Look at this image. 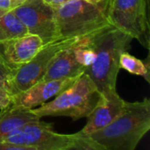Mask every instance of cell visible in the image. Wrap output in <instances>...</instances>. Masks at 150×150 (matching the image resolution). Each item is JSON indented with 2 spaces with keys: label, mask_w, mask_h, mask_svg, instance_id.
<instances>
[{
  "label": "cell",
  "mask_w": 150,
  "mask_h": 150,
  "mask_svg": "<svg viewBox=\"0 0 150 150\" xmlns=\"http://www.w3.org/2000/svg\"><path fill=\"white\" fill-rule=\"evenodd\" d=\"M12 0H0V11H8L11 10Z\"/></svg>",
  "instance_id": "obj_21"
},
{
  "label": "cell",
  "mask_w": 150,
  "mask_h": 150,
  "mask_svg": "<svg viewBox=\"0 0 150 150\" xmlns=\"http://www.w3.org/2000/svg\"><path fill=\"white\" fill-rule=\"evenodd\" d=\"M76 137V133H58L54 131L53 124L40 119L14 130L0 142L32 147L37 150H66L73 144Z\"/></svg>",
  "instance_id": "obj_7"
},
{
  "label": "cell",
  "mask_w": 150,
  "mask_h": 150,
  "mask_svg": "<svg viewBox=\"0 0 150 150\" xmlns=\"http://www.w3.org/2000/svg\"><path fill=\"white\" fill-rule=\"evenodd\" d=\"M12 10L28 34L40 37L44 44L59 38L55 11L43 0H26Z\"/></svg>",
  "instance_id": "obj_8"
},
{
  "label": "cell",
  "mask_w": 150,
  "mask_h": 150,
  "mask_svg": "<svg viewBox=\"0 0 150 150\" xmlns=\"http://www.w3.org/2000/svg\"><path fill=\"white\" fill-rule=\"evenodd\" d=\"M0 60H2V61H4V59H3V57H2V55H1V51H0ZM5 63V62H4Z\"/></svg>",
  "instance_id": "obj_24"
},
{
  "label": "cell",
  "mask_w": 150,
  "mask_h": 150,
  "mask_svg": "<svg viewBox=\"0 0 150 150\" xmlns=\"http://www.w3.org/2000/svg\"><path fill=\"white\" fill-rule=\"evenodd\" d=\"M43 45L40 37L26 34L1 43L0 51L5 64L13 70L31 60Z\"/></svg>",
  "instance_id": "obj_11"
},
{
  "label": "cell",
  "mask_w": 150,
  "mask_h": 150,
  "mask_svg": "<svg viewBox=\"0 0 150 150\" xmlns=\"http://www.w3.org/2000/svg\"><path fill=\"white\" fill-rule=\"evenodd\" d=\"M76 42L54 57L42 80L76 78L83 73L84 67L80 63L76 54Z\"/></svg>",
  "instance_id": "obj_12"
},
{
  "label": "cell",
  "mask_w": 150,
  "mask_h": 150,
  "mask_svg": "<svg viewBox=\"0 0 150 150\" xmlns=\"http://www.w3.org/2000/svg\"><path fill=\"white\" fill-rule=\"evenodd\" d=\"M12 104V95L5 84H0V111L4 110Z\"/></svg>",
  "instance_id": "obj_17"
},
{
  "label": "cell",
  "mask_w": 150,
  "mask_h": 150,
  "mask_svg": "<svg viewBox=\"0 0 150 150\" xmlns=\"http://www.w3.org/2000/svg\"><path fill=\"white\" fill-rule=\"evenodd\" d=\"M11 69L2 60H0V84H5Z\"/></svg>",
  "instance_id": "obj_19"
},
{
  "label": "cell",
  "mask_w": 150,
  "mask_h": 150,
  "mask_svg": "<svg viewBox=\"0 0 150 150\" xmlns=\"http://www.w3.org/2000/svg\"><path fill=\"white\" fill-rule=\"evenodd\" d=\"M0 150H37L32 147H26L18 144L0 142Z\"/></svg>",
  "instance_id": "obj_18"
},
{
  "label": "cell",
  "mask_w": 150,
  "mask_h": 150,
  "mask_svg": "<svg viewBox=\"0 0 150 150\" xmlns=\"http://www.w3.org/2000/svg\"><path fill=\"white\" fill-rule=\"evenodd\" d=\"M26 0H12V5H11V10L16 8L17 6L20 5L21 4H23L24 2H25Z\"/></svg>",
  "instance_id": "obj_22"
},
{
  "label": "cell",
  "mask_w": 150,
  "mask_h": 150,
  "mask_svg": "<svg viewBox=\"0 0 150 150\" xmlns=\"http://www.w3.org/2000/svg\"><path fill=\"white\" fill-rule=\"evenodd\" d=\"M150 129V100L126 102L122 112L108 126L89 135L109 150H135Z\"/></svg>",
  "instance_id": "obj_2"
},
{
  "label": "cell",
  "mask_w": 150,
  "mask_h": 150,
  "mask_svg": "<svg viewBox=\"0 0 150 150\" xmlns=\"http://www.w3.org/2000/svg\"><path fill=\"white\" fill-rule=\"evenodd\" d=\"M91 60L85 73L102 95L117 91L116 84L121 54L130 48L133 38L112 25L88 36Z\"/></svg>",
  "instance_id": "obj_1"
},
{
  "label": "cell",
  "mask_w": 150,
  "mask_h": 150,
  "mask_svg": "<svg viewBox=\"0 0 150 150\" xmlns=\"http://www.w3.org/2000/svg\"><path fill=\"white\" fill-rule=\"evenodd\" d=\"M126 101L123 100L117 91L102 95V98L91 113L84 127L76 133L80 136H89L99 131L112 123L123 111Z\"/></svg>",
  "instance_id": "obj_10"
},
{
  "label": "cell",
  "mask_w": 150,
  "mask_h": 150,
  "mask_svg": "<svg viewBox=\"0 0 150 150\" xmlns=\"http://www.w3.org/2000/svg\"><path fill=\"white\" fill-rule=\"evenodd\" d=\"M43 1L55 10V9L59 8L60 6H62V4H66L67 2H69L70 0H43Z\"/></svg>",
  "instance_id": "obj_20"
},
{
  "label": "cell",
  "mask_w": 150,
  "mask_h": 150,
  "mask_svg": "<svg viewBox=\"0 0 150 150\" xmlns=\"http://www.w3.org/2000/svg\"><path fill=\"white\" fill-rule=\"evenodd\" d=\"M40 118L32 109L11 105L0 112V140L20 126Z\"/></svg>",
  "instance_id": "obj_13"
},
{
  "label": "cell",
  "mask_w": 150,
  "mask_h": 150,
  "mask_svg": "<svg viewBox=\"0 0 150 150\" xmlns=\"http://www.w3.org/2000/svg\"><path fill=\"white\" fill-rule=\"evenodd\" d=\"M78 77L40 80L27 90L12 95L11 105L20 106L26 109H34L44 104L47 100L58 95L60 93L69 88Z\"/></svg>",
  "instance_id": "obj_9"
},
{
  "label": "cell",
  "mask_w": 150,
  "mask_h": 150,
  "mask_svg": "<svg viewBox=\"0 0 150 150\" xmlns=\"http://www.w3.org/2000/svg\"><path fill=\"white\" fill-rule=\"evenodd\" d=\"M120 67L128 72L143 77L147 82L150 83L149 74V59L142 61L139 58L131 55L128 51H125L120 57Z\"/></svg>",
  "instance_id": "obj_15"
},
{
  "label": "cell",
  "mask_w": 150,
  "mask_h": 150,
  "mask_svg": "<svg viewBox=\"0 0 150 150\" xmlns=\"http://www.w3.org/2000/svg\"><path fill=\"white\" fill-rule=\"evenodd\" d=\"M107 4L108 0L101 4L86 0H70L55 9L58 37L83 39L110 26Z\"/></svg>",
  "instance_id": "obj_3"
},
{
  "label": "cell",
  "mask_w": 150,
  "mask_h": 150,
  "mask_svg": "<svg viewBox=\"0 0 150 150\" xmlns=\"http://www.w3.org/2000/svg\"><path fill=\"white\" fill-rule=\"evenodd\" d=\"M149 0H108L107 19L117 29L136 39L147 50L150 46Z\"/></svg>",
  "instance_id": "obj_5"
},
{
  "label": "cell",
  "mask_w": 150,
  "mask_h": 150,
  "mask_svg": "<svg viewBox=\"0 0 150 150\" xmlns=\"http://www.w3.org/2000/svg\"><path fill=\"white\" fill-rule=\"evenodd\" d=\"M80 39H61L44 44L36 55L27 63L11 70L6 88L11 95H18L42 80L54 57Z\"/></svg>",
  "instance_id": "obj_6"
},
{
  "label": "cell",
  "mask_w": 150,
  "mask_h": 150,
  "mask_svg": "<svg viewBox=\"0 0 150 150\" xmlns=\"http://www.w3.org/2000/svg\"><path fill=\"white\" fill-rule=\"evenodd\" d=\"M66 150H109L102 144L98 143L89 136H80L76 133V137L73 144Z\"/></svg>",
  "instance_id": "obj_16"
},
{
  "label": "cell",
  "mask_w": 150,
  "mask_h": 150,
  "mask_svg": "<svg viewBox=\"0 0 150 150\" xmlns=\"http://www.w3.org/2000/svg\"><path fill=\"white\" fill-rule=\"evenodd\" d=\"M102 95L85 74H81L67 89L54 100L32 109L40 118L44 117H69L73 120L88 118L98 104Z\"/></svg>",
  "instance_id": "obj_4"
},
{
  "label": "cell",
  "mask_w": 150,
  "mask_h": 150,
  "mask_svg": "<svg viewBox=\"0 0 150 150\" xmlns=\"http://www.w3.org/2000/svg\"><path fill=\"white\" fill-rule=\"evenodd\" d=\"M86 1L91 2V3H94V4H101V3H103V2H105L106 0H86Z\"/></svg>",
  "instance_id": "obj_23"
},
{
  "label": "cell",
  "mask_w": 150,
  "mask_h": 150,
  "mask_svg": "<svg viewBox=\"0 0 150 150\" xmlns=\"http://www.w3.org/2000/svg\"><path fill=\"white\" fill-rule=\"evenodd\" d=\"M28 34L13 10L0 11V44Z\"/></svg>",
  "instance_id": "obj_14"
}]
</instances>
